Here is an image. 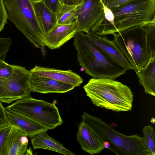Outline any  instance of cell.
<instances>
[{
  "label": "cell",
  "instance_id": "cell-1",
  "mask_svg": "<svg viewBox=\"0 0 155 155\" xmlns=\"http://www.w3.org/2000/svg\"><path fill=\"white\" fill-rule=\"evenodd\" d=\"M73 45L79 65L85 73L92 78L115 80L126 73V69L107 56L85 33H76Z\"/></svg>",
  "mask_w": 155,
  "mask_h": 155
},
{
  "label": "cell",
  "instance_id": "cell-2",
  "mask_svg": "<svg viewBox=\"0 0 155 155\" xmlns=\"http://www.w3.org/2000/svg\"><path fill=\"white\" fill-rule=\"evenodd\" d=\"M83 88L97 107L119 112L132 109L133 94L127 85L107 78L90 79Z\"/></svg>",
  "mask_w": 155,
  "mask_h": 155
},
{
  "label": "cell",
  "instance_id": "cell-3",
  "mask_svg": "<svg viewBox=\"0 0 155 155\" xmlns=\"http://www.w3.org/2000/svg\"><path fill=\"white\" fill-rule=\"evenodd\" d=\"M82 122L88 129L104 143L109 144L108 149L118 155H150L144 145L142 137L137 134L128 136L114 129L102 120L84 112Z\"/></svg>",
  "mask_w": 155,
  "mask_h": 155
},
{
  "label": "cell",
  "instance_id": "cell-4",
  "mask_svg": "<svg viewBox=\"0 0 155 155\" xmlns=\"http://www.w3.org/2000/svg\"><path fill=\"white\" fill-rule=\"evenodd\" d=\"M148 26L132 27L113 35V41L135 71L143 68L152 56L148 46Z\"/></svg>",
  "mask_w": 155,
  "mask_h": 155
},
{
  "label": "cell",
  "instance_id": "cell-5",
  "mask_svg": "<svg viewBox=\"0 0 155 155\" xmlns=\"http://www.w3.org/2000/svg\"><path fill=\"white\" fill-rule=\"evenodd\" d=\"M8 19L37 48L45 52L44 35L35 14L32 0H4Z\"/></svg>",
  "mask_w": 155,
  "mask_h": 155
},
{
  "label": "cell",
  "instance_id": "cell-6",
  "mask_svg": "<svg viewBox=\"0 0 155 155\" xmlns=\"http://www.w3.org/2000/svg\"><path fill=\"white\" fill-rule=\"evenodd\" d=\"M112 11L113 35L132 27L155 24V0H133Z\"/></svg>",
  "mask_w": 155,
  "mask_h": 155
},
{
  "label": "cell",
  "instance_id": "cell-7",
  "mask_svg": "<svg viewBox=\"0 0 155 155\" xmlns=\"http://www.w3.org/2000/svg\"><path fill=\"white\" fill-rule=\"evenodd\" d=\"M5 109L31 119L48 129H54L63 123L58 109L54 104L30 96L18 100Z\"/></svg>",
  "mask_w": 155,
  "mask_h": 155
},
{
  "label": "cell",
  "instance_id": "cell-8",
  "mask_svg": "<svg viewBox=\"0 0 155 155\" xmlns=\"http://www.w3.org/2000/svg\"><path fill=\"white\" fill-rule=\"evenodd\" d=\"M31 72L25 67L14 65L12 74L0 77V102L10 104L30 96L29 86Z\"/></svg>",
  "mask_w": 155,
  "mask_h": 155
},
{
  "label": "cell",
  "instance_id": "cell-9",
  "mask_svg": "<svg viewBox=\"0 0 155 155\" xmlns=\"http://www.w3.org/2000/svg\"><path fill=\"white\" fill-rule=\"evenodd\" d=\"M105 20L102 0H86L75 19L77 32L92 31Z\"/></svg>",
  "mask_w": 155,
  "mask_h": 155
},
{
  "label": "cell",
  "instance_id": "cell-10",
  "mask_svg": "<svg viewBox=\"0 0 155 155\" xmlns=\"http://www.w3.org/2000/svg\"><path fill=\"white\" fill-rule=\"evenodd\" d=\"M84 33L99 49L112 61L127 70H133L125 56L113 40H110L105 36L96 35L91 31Z\"/></svg>",
  "mask_w": 155,
  "mask_h": 155
},
{
  "label": "cell",
  "instance_id": "cell-11",
  "mask_svg": "<svg viewBox=\"0 0 155 155\" xmlns=\"http://www.w3.org/2000/svg\"><path fill=\"white\" fill-rule=\"evenodd\" d=\"M78 27L76 21L68 24L57 23L43 38L45 46L51 49L59 48L72 38L77 32Z\"/></svg>",
  "mask_w": 155,
  "mask_h": 155
},
{
  "label": "cell",
  "instance_id": "cell-12",
  "mask_svg": "<svg viewBox=\"0 0 155 155\" xmlns=\"http://www.w3.org/2000/svg\"><path fill=\"white\" fill-rule=\"evenodd\" d=\"M31 91L42 94L63 93L74 89L73 85L31 73L29 81Z\"/></svg>",
  "mask_w": 155,
  "mask_h": 155
},
{
  "label": "cell",
  "instance_id": "cell-13",
  "mask_svg": "<svg viewBox=\"0 0 155 155\" xmlns=\"http://www.w3.org/2000/svg\"><path fill=\"white\" fill-rule=\"evenodd\" d=\"M30 71L35 74L51 78L75 87L79 86L83 81L80 76L70 70H63L35 65Z\"/></svg>",
  "mask_w": 155,
  "mask_h": 155
},
{
  "label": "cell",
  "instance_id": "cell-14",
  "mask_svg": "<svg viewBox=\"0 0 155 155\" xmlns=\"http://www.w3.org/2000/svg\"><path fill=\"white\" fill-rule=\"evenodd\" d=\"M77 140L82 150L92 155L99 154L105 149L101 140L90 131L82 121L78 127Z\"/></svg>",
  "mask_w": 155,
  "mask_h": 155
},
{
  "label": "cell",
  "instance_id": "cell-15",
  "mask_svg": "<svg viewBox=\"0 0 155 155\" xmlns=\"http://www.w3.org/2000/svg\"><path fill=\"white\" fill-rule=\"evenodd\" d=\"M24 136H27L25 133L15 127L11 126L10 130L0 150V155H24L28 145L21 142V137Z\"/></svg>",
  "mask_w": 155,
  "mask_h": 155
},
{
  "label": "cell",
  "instance_id": "cell-16",
  "mask_svg": "<svg viewBox=\"0 0 155 155\" xmlns=\"http://www.w3.org/2000/svg\"><path fill=\"white\" fill-rule=\"evenodd\" d=\"M9 125L16 127L31 138L48 129L28 118L6 110Z\"/></svg>",
  "mask_w": 155,
  "mask_h": 155
},
{
  "label": "cell",
  "instance_id": "cell-17",
  "mask_svg": "<svg viewBox=\"0 0 155 155\" xmlns=\"http://www.w3.org/2000/svg\"><path fill=\"white\" fill-rule=\"evenodd\" d=\"M32 3L36 19L45 36L57 24V16L41 0H32Z\"/></svg>",
  "mask_w": 155,
  "mask_h": 155
},
{
  "label": "cell",
  "instance_id": "cell-18",
  "mask_svg": "<svg viewBox=\"0 0 155 155\" xmlns=\"http://www.w3.org/2000/svg\"><path fill=\"white\" fill-rule=\"evenodd\" d=\"M31 140L34 149H47L65 155L75 154L58 141L49 136L46 131L41 132L31 137Z\"/></svg>",
  "mask_w": 155,
  "mask_h": 155
},
{
  "label": "cell",
  "instance_id": "cell-19",
  "mask_svg": "<svg viewBox=\"0 0 155 155\" xmlns=\"http://www.w3.org/2000/svg\"><path fill=\"white\" fill-rule=\"evenodd\" d=\"M145 92L155 96V55L152 56L146 65L139 71H135Z\"/></svg>",
  "mask_w": 155,
  "mask_h": 155
},
{
  "label": "cell",
  "instance_id": "cell-20",
  "mask_svg": "<svg viewBox=\"0 0 155 155\" xmlns=\"http://www.w3.org/2000/svg\"><path fill=\"white\" fill-rule=\"evenodd\" d=\"M83 3L74 5L61 3L57 15V23L66 25L74 21L79 14Z\"/></svg>",
  "mask_w": 155,
  "mask_h": 155
},
{
  "label": "cell",
  "instance_id": "cell-21",
  "mask_svg": "<svg viewBox=\"0 0 155 155\" xmlns=\"http://www.w3.org/2000/svg\"><path fill=\"white\" fill-rule=\"evenodd\" d=\"M143 141L149 150L150 155H155V135L153 127L150 125L145 126L143 129Z\"/></svg>",
  "mask_w": 155,
  "mask_h": 155
},
{
  "label": "cell",
  "instance_id": "cell-22",
  "mask_svg": "<svg viewBox=\"0 0 155 155\" xmlns=\"http://www.w3.org/2000/svg\"><path fill=\"white\" fill-rule=\"evenodd\" d=\"M147 42L151 56L155 55V24L147 27Z\"/></svg>",
  "mask_w": 155,
  "mask_h": 155
},
{
  "label": "cell",
  "instance_id": "cell-23",
  "mask_svg": "<svg viewBox=\"0 0 155 155\" xmlns=\"http://www.w3.org/2000/svg\"><path fill=\"white\" fill-rule=\"evenodd\" d=\"M12 43L10 38L0 37V60L5 61L6 54Z\"/></svg>",
  "mask_w": 155,
  "mask_h": 155
},
{
  "label": "cell",
  "instance_id": "cell-24",
  "mask_svg": "<svg viewBox=\"0 0 155 155\" xmlns=\"http://www.w3.org/2000/svg\"><path fill=\"white\" fill-rule=\"evenodd\" d=\"M14 69V65L0 60V77L6 78L9 76L13 73Z\"/></svg>",
  "mask_w": 155,
  "mask_h": 155
},
{
  "label": "cell",
  "instance_id": "cell-25",
  "mask_svg": "<svg viewBox=\"0 0 155 155\" xmlns=\"http://www.w3.org/2000/svg\"><path fill=\"white\" fill-rule=\"evenodd\" d=\"M8 14L5 7L4 0H0V32L8 23Z\"/></svg>",
  "mask_w": 155,
  "mask_h": 155
},
{
  "label": "cell",
  "instance_id": "cell-26",
  "mask_svg": "<svg viewBox=\"0 0 155 155\" xmlns=\"http://www.w3.org/2000/svg\"><path fill=\"white\" fill-rule=\"evenodd\" d=\"M102 0L104 5L112 11L133 0Z\"/></svg>",
  "mask_w": 155,
  "mask_h": 155
},
{
  "label": "cell",
  "instance_id": "cell-27",
  "mask_svg": "<svg viewBox=\"0 0 155 155\" xmlns=\"http://www.w3.org/2000/svg\"><path fill=\"white\" fill-rule=\"evenodd\" d=\"M46 6L57 16L61 4L60 0H41Z\"/></svg>",
  "mask_w": 155,
  "mask_h": 155
},
{
  "label": "cell",
  "instance_id": "cell-28",
  "mask_svg": "<svg viewBox=\"0 0 155 155\" xmlns=\"http://www.w3.org/2000/svg\"><path fill=\"white\" fill-rule=\"evenodd\" d=\"M9 125L6 110L0 102V127Z\"/></svg>",
  "mask_w": 155,
  "mask_h": 155
},
{
  "label": "cell",
  "instance_id": "cell-29",
  "mask_svg": "<svg viewBox=\"0 0 155 155\" xmlns=\"http://www.w3.org/2000/svg\"><path fill=\"white\" fill-rule=\"evenodd\" d=\"M11 128L10 125L0 127V150Z\"/></svg>",
  "mask_w": 155,
  "mask_h": 155
},
{
  "label": "cell",
  "instance_id": "cell-30",
  "mask_svg": "<svg viewBox=\"0 0 155 155\" xmlns=\"http://www.w3.org/2000/svg\"><path fill=\"white\" fill-rule=\"evenodd\" d=\"M86 0H71V5H77L83 3Z\"/></svg>",
  "mask_w": 155,
  "mask_h": 155
},
{
  "label": "cell",
  "instance_id": "cell-31",
  "mask_svg": "<svg viewBox=\"0 0 155 155\" xmlns=\"http://www.w3.org/2000/svg\"><path fill=\"white\" fill-rule=\"evenodd\" d=\"M61 3L66 5H71V0H60Z\"/></svg>",
  "mask_w": 155,
  "mask_h": 155
}]
</instances>
